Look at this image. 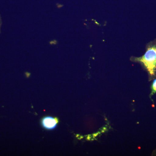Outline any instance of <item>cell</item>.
<instances>
[{"label":"cell","instance_id":"2","mask_svg":"<svg viewBox=\"0 0 156 156\" xmlns=\"http://www.w3.org/2000/svg\"><path fill=\"white\" fill-rule=\"evenodd\" d=\"M58 122V119L57 118L47 116L44 117L42 119V125L45 129L52 130L56 128Z\"/></svg>","mask_w":156,"mask_h":156},{"label":"cell","instance_id":"1","mask_svg":"<svg viewBox=\"0 0 156 156\" xmlns=\"http://www.w3.org/2000/svg\"><path fill=\"white\" fill-rule=\"evenodd\" d=\"M132 59L142 63L151 76H154L156 71V43L147 46L143 56L140 57H132Z\"/></svg>","mask_w":156,"mask_h":156},{"label":"cell","instance_id":"3","mask_svg":"<svg viewBox=\"0 0 156 156\" xmlns=\"http://www.w3.org/2000/svg\"><path fill=\"white\" fill-rule=\"evenodd\" d=\"M152 89L153 93H155L156 92V79L154 81L153 83Z\"/></svg>","mask_w":156,"mask_h":156}]
</instances>
